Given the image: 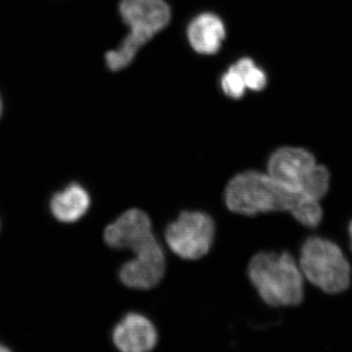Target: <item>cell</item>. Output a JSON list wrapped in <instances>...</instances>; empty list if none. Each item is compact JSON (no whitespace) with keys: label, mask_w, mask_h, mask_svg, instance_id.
<instances>
[{"label":"cell","mask_w":352,"mask_h":352,"mask_svg":"<svg viewBox=\"0 0 352 352\" xmlns=\"http://www.w3.org/2000/svg\"><path fill=\"white\" fill-rule=\"evenodd\" d=\"M220 83H221V88L224 94L232 99L242 98L244 96L245 89H247L239 72L233 66L230 67V69L222 76L221 82Z\"/></svg>","instance_id":"5bb4252c"},{"label":"cell","mask_w":352,"mask_h":352,"mask_svg":"<svg viewBox=\"0 0 352 352\" xmlns=\"http://www.w3.org/2000/svg\"><path fill=\"white\" fill-rule=\"evenodd\" d=\"M190 45L196 52L212 55L219 52L226 36L223 22L212 13H203L192 20L187 30Z\"/></svg>","instance_id":"30bf717a"},{"label":"cell","mask_w":352,"mask_h":352,"mask_svg":"<svg viewBox=\"0 0 352 352\" xmlns=\"http://www.w3.org/2000/svg\"><path fill=\"white\" fill-rule=\"evenodd\" d=\"M156 326L145 315L129 312L113 329V344L122 352H148L157 344Z\"/></svg>","instance_id":"ba28073f"},{"label":"cell","mask_w":352,"mask_h":352,"mask_svg":"<svg viewBox=\"0 0 352 352\" xmlns=\"http://www.w3.org/2000/svg\"><path fill=\"white\" fill-rule=\"evenodd\" d=\"M91 204L87 190L78 183H72L58 192L50 201V210L59 221L72 223L85 217Z\"/></svg>","instance_id":"8fae6325"},{"label":"cell","mask_w":352,"mask_h":352,"mask_svg":"<svg viewBox=\"0 0 352 352\" xmlns=\"http://www.w3.org/2000/svg\"><path fill=\"white\" fill-rule=\"evenodd\" d=\"M234 68L239 72L245 87L252 91H261L267 85V76L263 69L256 66L251 58H242L233 65Z\"/></svg>","instance_id":"4fadbf2b"},{"label":"cell","mask_w":352,"mask_h":352,"mask_svg":"<svg viewBox=\"0 0 352 352\" xmlns=\"http://www.w3.org/2000/svg\"><path fill=\"white\" fill-rule=\"evenodd\" d=\"M298 265L303 277L324 293L337 295L351 286V263L339 245L326 238H307L300 248Z\"/></svg>","instance_id":"5b68a950"},{"label":"cell","mask_w":352,"mask_h":352,"mask_svg":"<svg viewBox=\"0 0 352 352\" xmlns=\"http://www.w3.org/2000/svg\"><path fill=\"white\" fill-rule=\"evenodd\" d=\"M267 173L284 188L320 201L330 189L331 175L314 154L298 147H282L271 154Z\"/></svg>","instance_id":"277c9868"},{"label":"cell","mask_w":352,"mask_h":352,"mask_svg":"<svg viewBox=\"0 0 352 352\" xmlns=\"http://www.w3.org/2000/svg\"><path fill=\"white\" fill-rule=\"evenodd\" d=\"M247 274L259 298L270 307H298L305 298V277L289 252H258L250 261Z\"/></svg>","instance_id":"6da1fadb"},{"label":"cell","mask_w":352,"mask_h":352,"mask_svg":"<svg viewBox=\"0 0 352 352\" xmlns=\"http://www.w3.org/2000/svg\"><path fill=\"white\" fill-rule=\"evenodd\" d=\"M9 351L8 347L4 346L3 344H0V352Z\"/></svg>","instance_id":"2e32d148"},{"label":"cell","mask_w":352,"mask_h":352,"mask_svg":"<svg viewBox=\"0 0 352 352\" xmlns=\"http://www.w3.org/2000/svg\"><path fill=\"white\" fill-rule=\"evenodd\" d=\"M120 14L129 32L119 48L106 54V65L112 72L126 68L139 50L163 31L171 18L170 6L164 0H122Z\"/></svg>","instance_id":"3957f363"},{"label":"cell","mask_w":352,"mask_h":352,"mask_svg":"<svg viewBox=\"0 0 352 352\" xmlns=\"http://www.w3.org/2000/svg\"><path fill=\"white\" fill-rule=\"evenodd\" d=\"M133 258L119 270L120 282L127 288L151 289L163 280L166 273V256L159 240L132 252Z\"/></svg>","instance_id":"52a82bcc"},{"label":"cell","mask_w":352,"mask_h":352,"mask_svg":"<svg viewBox=\"0 0 352 352\" xmlns=\"http://www.w3.org/2000/svg\"><path fill=\"white\" fill-rule=\"evenodd\" d=\"M349 243H351V249L352 251V220L351 222H349Z\"/></svg>","instance_id":"9a60e30c"},{"label":"cell","mask_w":352,"mask_h":352,"mask_svg":"<svg viewBox=\"0 0 352 352\" xmlns=\"http://www.w3.org/2000/svg\"><path fill=\"white\" fill-rule=\"evenodd\" d=\"M302 196L284 188L268 173L251 170L229 180L224 203L234 214L254 217L267 212H291Z\"/></svg>","instance_id":"7a4b0ae2"},{"label":"cell","mask_w":352,"mask_h":352,"mask_svg":"<svg viewBox=\"0 0 352 352\" xmlns=\"http://www.w3.org/2000/svg\"><path fill=\"white\" fill-rule=\"evenodd\" d=\"M215 224L201 210H184L164 229V240L171 252L186 261L204 258L212 249Z\"/></svg>","instance_id":"8992f818"},{"label":"cell","mask_w":352,"mask_h":352,"mask_svg":"<svg viewBox=\"0 0 352 352\" xmlns=\"http://www.w3.org/2000/svg\"><path fill=\"white\" fill-rule=\"evenodd\" d=\"M1 113H2V101H1V98H0V116H1Z\"/></svg>","instance_id":"e0dca14e"},{"label":"cell","mask_w":352,"mask_h":352,"mask_svg":"<svg viewBox=\"0 0 352 352\" xmlns=\"http://www.w3.org/2000/svg\"><path fill=\"white\" fill-rule=\"evenodd\" d=\"M319 201H320L302 196L289 214L302 226L308 228H315L321 223L323 219V210Z\"/></svg>","instance_id":"7c38bea8"},{"label":"cell","mask_w":352,"mask_h":352,"mask_svg":"<svg viewBox=\"0 0 352 352\" xmlns=\"http://www.w3.org/2000/svg\"><path fill=\"white\" fill-rule=\"evenodd\" d=\"M153 232L149 215L138 208H131L109 224L104 231V241L111 249L124 251L132 241Z\"/></svg>","instance_id":"9c48e42d"}]
</instances>
